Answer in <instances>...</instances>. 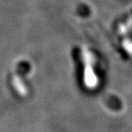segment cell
<instances>
[{
    "instance_id": "1",
    "label": "cell",
    "mask_w": 132,
    "mask_h": 132,
    "mask_svg": "<svg viewBox=\"0 0 132 132\" xmlns=\"http://www.w3.org/2000/svg\"><path fill=\"white\" fill-rule=\"evenodd\" d=\"M83 60L85 62V69H84V83L88 86V88L93 89L98 84L97 77L93 69V58L90 52L84 49L82 52Z\"/></svg>"
},
{
    "instance_id": "3",
    "label": "cell",
    "mask_w": 132,
    "mask_h": 132,
    "mask_svg": "<svg viewBox=\"0 0 132 132\" xmlns=\"http://www.w3.org/2000/svg\"><path fill=\"white\" fill-rule=\"evenodd\" d=\"M123 46H124L125 50L129 52V54L132 55V42L130 40H125L123 42Z\"/></svg>"
},
{
    "instance_id": "2",
    "label": "cell",
    "mask_w": 132,
    "mask_h": 132,
    "mask_svg": "<svg viewBox=\"0 0 132 132\" xmlns=\"http://www.w3.org/2000/svg\"><path fill=\"white\" fill-rule=\"evenodd\" d=\"M13 85L15 87V89L17 90L19 95H26L27 94V89L25 87L24 84L22 82L21 78L18 76L15 75L13 77Z\"/></svg>"
}]
</instances>
